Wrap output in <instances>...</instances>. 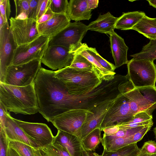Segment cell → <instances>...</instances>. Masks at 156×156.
<instances>
[{
  "mask_svg": "<svg viewBox=\"0 0 156 156\" xmlns=\"http://www.w3.org/2000/svg\"><path fill=\"white\" fill-rule=\"evenodd\" d=\"M91 112L84 109L71 110L56 116L50 122L58 130L63 131L81 139L82 126L88 115Z\"/></svg>",
  "mask_w": 156,
  "mask_h": 156,
  "instance_id": "cell-9",
  "label": "cell"
},
{
  "mask_svg": "<svg viewBox=\"0 0 156 156\" xmlns=\"http://www.w3.org/2000/svg\"><path fill=\"white\" fill-rule=\"evenodd\" d=\"M130 56L134 59L154 61L156 59V40H150L147 44L143 46L140 51Z\"/></svg>",
  "mask_w": 156,
  "mask_h": 156,
  "instance_id": "cell-27",
  "label": "cell"
},
{
  "mask_svg": "<svg viewBox=\"0 0 156 156\" xmlns=\"http://www.w3.org/2000/svg\"><path fill=\"white\" fill-rule=\"evenodd\" d=\"M153 125V122L148 125L144 126L139 131L133 135L132 144L137 143V142L140 141L144 135L150 129Z\"/></svg>",
  "mask_w": 156,
  "mask_h": 156,
  "instance_id": "cell-38",
  "label": "cell"
},
{
  "mask_svg": "<svg viewBox=\"0 0 156 156\" xmlns=\"http://www.w3.org/2000/svg\"><path fill=\"white\" fill-rule=\"evenodd\" d=\"M87 48L103 67L110 72H114L116 69L115 65L103 58L97 52L95 48L89 47L87 45Z\"/></svg>",
  "mask_w": 156,
  "mask_h": 156,
  "instance_id": "cell-34",
  "label": "cell"
},
{
  "mask_svg": "<svg viewBox=\"0 0 156 156\" xmlns=\"http://www.w3.org/2000/svg\"><path fill=\"white\" fill-rule=\"evenodd\" d=\"M52 143L60 144L65 147L72 156H81L82 139L73 135L58 130Z\"/></svg>",
  "mask_w": 156,
  "mask_h": 156,
  "instance_id": "cell-19",
  "label": "cell"
},
{
  "mask_svg": "<svg viewBox=\"0 0 156 156\" xmlns=\"http://www.w3.org/2000/svg\"><path fill=\"white\" fill-rule=\"evenodd\" d=\"M146 14L139 11L123 13L116 21L115 29L122 30H131Z\"/></svg>",
  "mask_w": 156,
  "mask_h": 156,
  "instance_id": "cell-23",
  "label": "cell"
},
{
  "mask_svg": "<svg viewBox=\"0 0 156 156\" xmlns=\"http://www.w3.org/2000/svg\"><path fill=\"white\" fill-rule=\"evenodd\" d=\"M92 10L88 9L86 0H70L66 14L70 20L78 22L90 19Z\"/></svg>",
  "mask_w": 156,
  "mask_h": 156,
  "instance_id": "cell-20",
  "label": "cell"
},
{
  "mask_svg": "<svg viewBox=\"0 0 156 156\" xmlns=\"http://www.w3.org/2000/svg\"><path fill=\"white\" fill-rule=\"evenodd\" d=\"M117 97L115 99L104 101L93 109L91 111L92 112L89 114L82 126V140L94 129L100 128L107 111Z\"/></svg>",
  "mask_w": 156,
  "mask_h": 156,
  "instance_id": "cell-15",
  "label": "cell"
},
{
  "mask_svg": "<svg viewBox=\"0 0 156 156\" xmlns=\"http://www.w3.org/2000/svg\"><path fill=\"white\" fill-rule=\"evenodd\" d=\"M153 131L155 136V138L156 140V126L153 129Z\"/></svg>",
  "mask_w": 156,
  "mask_h": 156,
  "instance_id": "cell-50",
  "label": "cell"
},
{
  "mask_svg": "<svg viewBox=\"0 0 156 156\" xmlns=\"http://www.w3.org/2000/svg\"><path fill=\"white\" fill-rule=\"evenodd\" d=\"M87 45L86 43H82L81 46L73 53L81 55L90 61L93 64L97 75L102 80L108 81L112 80L115 73L110 72L103 67L88 50Z\"/></svg>",
  "mask_w": 156,
  "mask_h": 156,
  "instance_id": "cell-22",
  "label": "cell"
},
{
  "mask_svg": "<svg viewBox=\"0 0 156 156\" xmlns=\"http://www.w3.org/2000/svg\"><path fill=\"white\" fill-rule=\"evenodd\" d=\"M88 30L87 26L82 22H71L57 35L50 38L49 45L62 46L73 53L81 45L82 41Z\"/></svg>",
  "mask_w": 156,
  "mask_h": 156,
  "instance_id": "cell-7",
  "label": "cell"
},
{
  "mask_svg": "<svg viewBox=\"0 0 156 156\" xmlns=\"http://www.w3.org/2000/svg\"><path fill=\"white\" fill-rule=\"evenodd\" d=\"M110 48L116 68L127 64L128 47L124 39L113 31L110 34Z\"/></svg>",
  "mask_w": 156,
  "mask_h": 156,
  "instance_id": "cell-18",
  "label": "cell"
},
{
  "mask_svg": "<svg viewBox=\"0 0 156 156\" xmlns=\"http://www.w3.org/2000/svg\"><path fill=\"white\" fill-rule=\"evenodd\" d=\"M35 151L36 156H43L41 152L38 148L35 149Z\"/></svg>",
  "mask_w": 156,
  "mask_h": 156,
  "instance_id": "cell-48",
  "label": "cell"
},
{
  "mask_svg": "<svg viewBox=\"0 0 156 156\" xmlns=\"http://www.w3.org/2000/svg\"><path fill=\"white\" fill-rule=\"evenodd\" d=\"M55 76L63 82L69 93L73 95L88 94L103 81L95 71L78 70L69 66L55 71Z\"/></svg>",
  "mask_w": 156,
  "mask_h": 156,
  "instance_id": "cell-3",
  "label": "cell"
},
{
  "mask_svg": "<svg viewBox=\"0 0 156 156\" xmlns=\"http://www.w3.org/2000/svg\"><path fill=\"white\" fill-rule=\"evenodd\" d=\"M127 65V75L135 88L155 86L156 64L154 61L132 58Z\"/></svg>",
  "mask_w": 156,
  "mask_h": 156,
  "instance_id": "cell-5",
  "label": "cell"
},
{
  "mask_svg": "<svg viewBox=\"0 0 156 156\" xmlns=\"http://www.w3.org/2000/svg\"><path fill=\"white\" fill-rule=\"evenodd\" d=\"M120 93L128 99L133 116L141 112L156 108V87L135 88L129 80L119 87Z\"/></svg>",
  "mask_w": 156,
  "mask_h": 156,
  "instance_id": "cell-4",
  "label": "cell"
},
{
  "mask_svg": "<svg viewBox=\"0 0 156 156\" xmlns=\"http://www.w3.org/2000/svg\"><path fill=\"white\" fill-rule=\"evenodd\" d=\"M14 119L19 126L30 138L37 144L39 147L52 143L54 136L50 129L46 124Z\"/></svg>",
  "mask_w": 156,
  "mask_h": 156,
  "instance_id": "cell-14",
  "label": "cell"
},
{
  "mask_svg": "<svg viewBox=\"0 0 156 156\" xmlns=\"http://www.w3.org/2000/svg\"><path fill=\"white\" fill-rule=\"evenodd\" d=\"M50 37L40 36L34 41L17 46L14 50L10 65H16L41 59L48 46Z\"/></svg>",
  "mask_w": 156,
  "mask_h": 156,
  "instance_id": "cell-8",
  "label": "cell"
},
{
  "mask_svg": "<svg viewBox=\"0 0 156 156\" xmlns=\"http://www.w3.org/2000/svg\"><path fill=\"white\" fill-rule=\"evenodd\" d=\"M118 17L113 16L109 12L100 14L95 21L87 26L88 30L94 31L109 35L115 29Z\"/></svg>",
  "mask_w": 156,
  "mask_h": 156,
  "instance_id": "cell-21",
  "label": "cell"
},
{
  "mask_svg": "<svg viewBox=\"0 0 156 156\" xmlns=\"http://www.w3.org/2000/svg\"><path fill=\"white\" fill-rule=\"evenodd\" d=\"M9 141L0 133V156H7Z\"/></svg>",
  "mask_w": 156,
  "mask_h": 156,
  "instance_id": "cell-41",
  "label": "cell"
},
{
  "mask_svg": "<svg viewBox=\"0 0 156 156\" xmlns=\"http://www.w3.org/2000/svg\"><path fill=\"white\" fill-rule=\"evenodd\" d=\"M153 111H142L135 114L129 121L117 125L119 129H127L148 125L153 122Z\"/></svg>",
  "mask_w": 156,
  "mask_h": 156,
  "instance_id": "cell-25",
  "label": "cell"
},
{
  "mask_svg": "<svg viewBox=\"0 0 156 156\" xmlns=\"http://www.w3.org/2000/svg\"><path fill=\"white\" fill-rule=\"evenodd\" d=\"M16 48L8 23H5L0 29V83H4L7 69Z\"/></svg>",
  "mask_w": 156,
  "mask_h": 156,
  "instance_id": "cell-12",
  "label": "cell"
},
{
  "mask_svg": "<svg viewBox=\"0 0 156 156\" xmlns=\"http://www.w3.org/2000/svg\"><path fill=\"white\" fill-rule=\"evenodd\" d=\"M5 24L3 18L0 14V29Z\"/></svg>",
  "mask_w": 156,
  "mask_h": 156,
  "instance_id": "cell-49",
  "label": "cell"
},
{
  "mask_svg": "<svg viewBox=\"0 0 156 156\" xmlns=\"http://www.w3.org/2000/svg\"><path fill=\"white\" fill-rule=\"evenodd\" d=\"M41 59L16 65H10L7 69L4 83L13 86L24 87L33 82L40 68Z\"/></svg>",
  "mask_w": 156,
  "mask_h": 156,
  "instance_id": "cell-6",
  "label": "cell"
},
{
  "mask_svg": "<svg viewBox=\"0 0 156 156\" xmlns=\"http://www.w3.org/2000/svg\"><path fill=\"white\" fill-rule=\"evenodd\" d=\"M49 2V0H39L36 12V21L45 12Z\"/></svg>",
  "mask_w": 156,
  "mask_h": 156,
  "instance_id": "cell-39",
  "label": "cell"
},
{
  "mask_svg": "<svg viewBox=\"0 0 156 156\" xmlns=\"http://www.w3.org/2000/svg\"><path fill=\"white\" fill-rule=\"evenodd\" d=\"M81 156H100V155L95 152L86 151L82 147Z\"/></svg>",
  "mask_w": 156,
  "mask_h": 156,
  "instance_id": "cell-45",
  "label": "cell"
},
{
  "mask_svg": "<svg viewBox=\"0 0 156 156\" xmlns=\"http://www.w3.org/2000/svg\"><path fill=\"white\" fill-rule=\"evenodd\" d=\"M140 149L137 143L132 144L114 152L107 151L104 149L100 156H137Z\"/></svg>",
  "mask_w": 156,
  "mask_h": 156,
  "instance_id": "cell-29",
  "label": "cell"
},
{
  "mask_svg": "<svg viewBox=\"0 0 156 156\" xmlns=\"http://www.w3.org/2000/svg\"><path fill=\"white\" fill-rule=\"evenodd\" d=\"M141 34L150 40H156V18L146 15L131 29Z\"/></svg>",
  "mask_w": 156,
  "mask_h": 156,
  "instance_id": "cell-24",
  "label": "cell"
},
{
  "mask_svg": "<svg viewBox=\"0 0 156 156\" xmlns=\"http://www.w3.org/2000/svg\"><path fill=\"white\" fill-rule=\"evenodd\" d=\"M101 131L100 128L96 129L82 140V147L84 150L89 151H95L101 142Z\"/></svg>",
  "mask_w": 156,
  "mask_h": 156,
  "instance_id": "cell-26",
  "label": "cell"
},
{
  "mask_svg": "<svg viewBox=\"0 0 156 156\" xmlns=\"http://www.w3.org/2000/svg\"><path fill=\"white\" fill-rule=\"evenodd\" d=\"M73 53L62 46L49 45L42 57L41 62L52 70L59 69L69 66Z\"/></svg>",
  "mask_w": 156,
  "mask_h": 156,
  "instance_id": "cell-13",
  "label": "cell"
},
{
  "mask_svg": "<svg viewBox=\"0 0 156 156\" xmlns=\"http://www.w3.org/2000/svg\"><path fill=\"white\" fill-rule=\"evenodd\" d=\"M38 148L43 156H72L65 147L58 144L52 143Z\"/></svg>",
  "mask_w": 156,
  "mask_h": 156,
  "instance_id": "cell-28",
  "label": "cell"
},
{
  "mask_svg": "<svg viewBox=\"0 0 156 156\" xmlns=\"http://www.w3.org/2000/svg\"><path fill=\"white\" fill-rule=\"evenodd\" d=\"M0 102L15 114H34L39 111L34 81L24 87L0 83Z\"/></svg>",
  "mask_w": 156,
  "mask_h": 156,
  "instance_id": "cell-2",
  "label": "cell"
},
{
  "mask_svg": "<svg viewBox=\"0 0 156 156\" xmlns=\"http://www.w3.org/2000/svg\"><path fill=\"white\" fill-rule=\"evenodd\" d=\"M14 2L16 9L15 18L21 19L28 18L29 0H14Z\"/></svg>",
  "mask_w": 156,
  "mask_h": 156,
  "instance_id": "cell-32",
  "label": "cell"
},
{
  "mask_svg": "<svg viewBox=\"0 0 156 156\" xmlns=\"http://www.w3.org/2000/svg\"><path fill=\"white\" fill-rule=\"evenodd\" d=\"M5 128L6 136L9 142H20L34 148L39 147L37 144L30 138L19 126L9 112L7 115Z\"/></svg>",
  "mask_w": 156,
  "mask_h": 156,
  "instance_id": "cell-17",
  "label": "cell"
},
{
  "mask_svg": "<svg viewBox=\"0 0 156 156\" xmlns=\"http://www.w3.org/2000/svg\"><path fill=\"white\" fill-rule=\"evenodd\" d=\"M0 14L2 16L5 23H8L11 12L9 0H0Z\"/></svg>",
  "mask_w": 156,
  "mask_h": 156,
  "instance_id": "cell-36",
  "label": "cell"
},
{
  "mask_svg": "<svg viewBox=\"0 0 156 156\" xmlns=\"http://www.w3.org/2000/svg\"><path fill=\"white\" fill-rule=\"evenodd\" d=\"M119 129V127L115 126L104 129L102 130L104 132L103 136L112 135L117 133Z\"/></svg>",
  "mask_w": 156,
  "mask_h": 156,
  "instance_id": "cell-43",
  "label": "cell"
},
{
  "mask_svg": "<svg viewBox=\"0 0 156 156\" xmlns=\"http://www.w3.org/2000/svg\"><path fill=\"white\" fill-rule=\"evenodd\" d=\"M133 116L129 100L121 94L117 98L107 111L100 129L102 131L105 128L127 122Z\"/></svg>",
  "mask_w": 156,
  "mask_h": 156,
  "instance_id": "cell-11",
  "label": "cell"
},
{
  "mask_svg": "<svg viewBox=\"0 0 156 156\" xmlns=\"http://www.w3.org/2000/svg\"><path fill=\"white\" fill-rule=\"evenodd\" d=\"M156 154V142L149 140L145 142L140 149L137 156H151Z\"/></svg>",
  "mask_w": 156,
  "mask_h": 156,
  "instance_id": "cell-35",
  "label": "cell"
},
{
  "mask_svg": "<svg viewBox=\"0 0 156 156\" xmlns=\"http://www.w3.org/2000/svg\"><path fill=\"white\" fill-rule=\"evenodd\" d=\"M70 23L67 14L55 13L54 16L48 20L37 24V28L41 36L50 38L67 27Z\"/></svg>",
  "mask_w": 156,
  "mask_h": 156,
  "instance_id": "cell-16",
  "label": "cell"
},
{
  "mask_svg": "<svg viewBox=\"0 0 156 156\" xmlns=\"http://www.w3.org/2000/svg\"><path fill=\"white\" fill-rule=\"evenodd\" d=\"M69 66L78 70L95 71L90 61L81 55L76 53H73V59Z\"/></svg>",
  "mask_w": 156,
  "mask_h": 156,
  "instance_id": "cell-30",
  "label": "cell"
},
{
  "mask_svg": "<svg viewBox=\"0 0 156 156\" xmlns=\"http://www.w3.org/2000/svg\"><path fill=\"white\" fill-rule=\"evenodd\" d=\"M147 1L148 2L150 5L156 8V0H149Z\"/></svg>",
  "mask_w": 156,
  "mask_h": 156,
  "instance_id": "cell-47",
  "label": "cell"
},
{
  "mask_svg": "<svg viewBox=\"0 0 156 156\" xmlns=\"http://www.w3.org/2000/svg\"><path fill=\"white\" fill-rule=\"evenodd\" d=\"M151 156H156V154H153Z\"/></svg>",
  "mask_w": 156,
  "mask_h": 156,
  "instance_id": "cell-51",
  "label": "cell"
},
{
  "mask_svg": "<svg viewBox=\"0 0 156 156\" xmlns=\"http://www.w3.org/2000/svg\"><path fill=\"white\" fill-rule=\"evenodd\" d=\"M10 30L16 47L30 42L41 35L37 28L36 20L31 18L9 19Z\"/></svg>",
  "mask_w": 156,
  "mask_h": 156,
  "instance_id": "cell-10",
  "label": "cell"
},
{
  "mask_svg": "<svg viewBox=\"0 0 156 156\" xmlns=\"http://www.w3.org/2000/svg\"><path fill=\"white\" fill-rule=\"evenodd\" d=\"M7 110L2 104L0 102V131L4 137L7 139L6 135L5 125L8 113Z\"/></svg>",
  "mask_w": 156,
  "mask_h": 156,
  "instance_id": "cell-37",
  "label": "cell"
},
{
  "mask_svg": "<svg viewBox=\"0 0 156 156\" xmlns=\"http://www.w3.org/2000/svg\"><path fill=\"white\" fill-rule=\"evenodd\" d=\"M7 156H21L14 149L9 146L7 149Z\"/></svg>",
  "mask_w": 156,
  "mask_h": 156,
  "instance_id": "cell-46",
  "label": "cell"
},
{
  "mask_svg": "<svg viewBox=\"0 0 156 156\" xmlns=\"http://www.w3.org/2000/svg\"><path fill=\"white\" fill-rule=\"evenodd\" d=\"M55 75V71L41 67L34 80L39 112L48 122L68 111V90Z\"/></svg>",
  "mask_w": 156,
  "mask_h": 156,
  "instance_id": "cell-1",
  "label": "cell"
},
{
  "mask_svg": "<svg viewBox=\"0 0 156 156\" xmlns=\"http://www.w3.org/2000/svg\"><path fill=\"white\" fill-rule=\"evenodd\" d=\"M8 146L15 149L21 156H36L35 151L36 148L22 143L10 141Z\"/></svg>",
  "mask_w": 156,
  "mask_h": 156,
  "instance_id": "cell-31",
  "label": "cell"
},
{
  "mask_svg": "<svg viewBox=\"0 0 156 156\" xmlns=\"http://www.w3.org/2000/svg\"><path fill=\"white\" fill-rule=\"evenodd\" d=\"M86 1L89 9L92 10L98 7L99 2L98 0H86Z\"/></svg>",
  "mask_w": 156,
  "mask_h": 156,
  "instance_id": "cell-44",
  "label": "cell"
},
{
  "mask_svg": "<svg viewBox=\"0 0 156 156\" xmlns=\"http://www.w3.org/2000/svg\"><path fill=\"white\" fill-rule=\"evenodd\" d=\"M54 13L48 6L45 12L36 21L37 23L40 24L45 22L51 18L54 15Z\"/></svg>",
  "mask_w": 156,
  "mask_h": 156,
  "instance_id": "cell-42",
  "label": "cell"
},
{
  "mask_svg": "<svg viewBox=\"0 0 156 156\" xmlns=\"http://www.w3.org/2000/svg\"><path fill=\"white\" fill-rule=\"evenodd\" d=\"M68 3L67 0H49V7L54 13L67 14Z\"/></svg>",
  "mask_w": 156,
  "mask_h": 156,
  "instance_id": "cell-33",
  "label": "cell"
},
{
  "mask_svg": "<svg viewBox=\"0 0 156 156\" xmlns=\"http://www.w3.org/2000/svg\"><path fill=\"white\" fill-rule=\"evenodd\" d=\"M39 0H29V9L28 18L36 20V12Z\"/></svg>",
  "mask_w": 156,
  "mask_h": 156,
  "instance_id": "cell-40",
  "label": "cell"
}]
</instances>
